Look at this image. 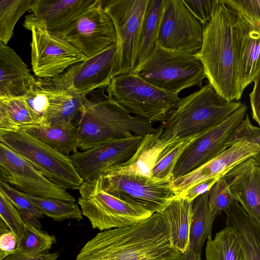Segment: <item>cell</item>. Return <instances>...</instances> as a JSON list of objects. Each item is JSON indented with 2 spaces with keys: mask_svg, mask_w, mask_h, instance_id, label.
I'll list each match as a JSON object with an SVG mask.
<instances>
[{
  "mask_svg": "<svg viewBox=\"0 0 260 260\" xmlns=\"http://www.w3.org/2000/svg\"><path fill=\"white\" fill-rule=\"evenodd\" d=\"M168 223L161 211L127 226L99 232L74 260H178Z\"/></svg>",
  "mask_w": 260,
  "mask_h": 260,
  "instance_id": "6da1fadb",
  "label": "cell"
},
{
  "mask_svg": "<svg viewBox=\"0 0 260 260\" xmlns=\"http://www.w3.org/2000/svg\"><path fill=\"white\" fill-rule=\"evenodd\" d=\"M240 17L218 0L211 21L204 26L202 45L194 54L202 63L209 84L228 102L242 95L238 72Z\"/></svg>",
  "mask_w": 260,
  "mask_h": 260,
  "instance_id": "7a4b0ae2",
  "label": "cell"
},
{
  "mask_svg": "<svg viewBox=\"0 0 260 260\" xmlns=\"http://www.w3.org/2000/svg\"><path fill=\"white\" fill-rule=\"evenodd\" d=\"M242 103L227 101L209 83L198 91L180 98L167 120L154 132L157 141L162 148L159 156L182 141L211 129Z\"/></svg>",
  "mask_w": 260,
  "mask_h": 260,
  "instance_id": "3957f363",
  "label": "cell"
},
{
  "mask_svg": "<svg viewBox=\"0 0 260 260\" xmlns=\"http://www.w3.org/2000/svg\"><path fill=\"white\" fill-rule=\"evenodd\" d=\"M86 97L75 121L76 146L85 151L106 142L153 133L152 123L132 115L107 93L94 91Z\"/></svg>",
  "mask_w": 260,
  "mask_h": 260,
  "instance_id": "277c9868",
  "label": "cell"
},
{
  "mask_svg": "<svg viewBox=\"0 0 260 260\" xmlns=\"http://www.w3.org/2000/svg\"><path fill=\"white\" fill-rule=\"evenodd\" d=\"M106 88L115 102L152 123L165 122L180 99L178 94L159 89L133 72L116 75Z\"/></svg>",
  "mask_w": 260,
  "mask_h": 260,
  "instance_id": "5b68a950",
  "label": "cell"
},
{
  "mask_svg": "<svg viewBox=\"0 0 260 260\" xmlns=\"http://www.w3.org/2000/svg\"><path fill=\"white\" fill-rule=\"evenodd\" d=\"M133 73L159 89L176 94L194 86L201 87L206 78L203 66L194 55L157 46Z\"/></svg>",
  "mask_w": 260,
  "mask_h": 260,
  "instance_id": "8992f818",
  "label": "cell"
},
{
  "mask_svg": "<svg viewBox=\"0 0 260 260\" xmlns=\"http://www.w3.org/2000/svg\"><path fill=\"white\" fill-rule=\"evenodd\" d=\"M78 190V204L82 215L93 229L101 231L133 225L153 214L107 193L101 189L98 178L83 182Z\"/></svg>",
  "mask_w": 260,
  "mask_h": 260,
  "instance_id": "52a82bcc",
  "label": "cell"
},
{
  "mask_svg": "<svg viewBox=\"0 0 260 260\" xmlns=\"http://www.w3.org/2000/svg\"><path fill=\"white\" fill-rule=\"evenodd\" d=\"M0 140L25 157L50 181L67 189H78L83 181L69 156L62 154L21 129L0 136Z\"/></svg>",
  "mask_w": 260,
  "mask_h": 260,
  "instance_id": "ba28073f",
  "label": "cell"
},
{
  "mask_svg": "<svg viewBox=\"0 0 260 260\" xmlns=\"http://www.w3.org/2000/svg\"><path fill=\"white\" fill-rule=\"evenodd\" d=\"M119 71L118 49L115 43L96 55L75 63L57 76L41 79L53 87L86 98L96 90L107 87Z\"/></svg>",
  "mask_w": 260,
  "mask_h": 260,
  "instance_id": "9c48e42d",
  "label": "cell"
},
{
  "mask_svg": "<svg viewBox=\"0 0 260 260\" xmlns=\"http://www.w3.org/2000/svg\"><path fill=\"white\" fill-rule=\"evenodd\" d=\"M23 26L31 32V65L37 78L57 76L87 58L64 39L47 30L30 14L25 16Z\"/></svg>",
  "mask_w": 260,
  "mask_h": 260,
  "instance_id": "30bf717a",
  "label": "cell"
},
{
  "mask_svg": "<svg viewBox=\"0 0 260 260\" xmlns=\"http://www.w3.org/2000/svg\"><path fill=\"white\" fill-rule=\"evenodd\" d=\"M98 178L101 189L107 193L152 214L164 209L178 196L171 181L118 173H103Z\"/></svg>",
  "mask_w": 260,
  "mask_h": 260,
  "instance_id": "8fae6325",
  "label": "cell"
},
{
  "mask_svg": "<svg viewBox=\"0 0 260 260\" xmlns=\"http://www.w3.org/2000/svg\"><path fill=\"white\" fill-rule=\"evenodd\" d=\"M149 1L110 0L104 4L115 29L119 62L118 75L133 72L135 69Z\"/></svg>",
  "mask_w": 260,
  "mask_h": 260,
  "instance_id": "7c38bea8",
  "label": "cell"
},
{
  "mask_svg": "<svg viewBox=\"0 0 260 260\" xmlns=\"http://www.w3.org/2000/svg\"><path fill=\"white\" fill-rule=\"evenodd\" d=\"M204 27L182 0H166L157 35V46L194 55L202 45Z\"/></svg>",
  "mask_w": 260,
  "mask_h": 260,
  "instance_id": "4fadbf2b",
  "label": "cell"
},
{
  "mask_svg": "<svg viewBox=\"0 0 260 260\" xmlns=\"http://www.w3.org/2000/svg\"><path fill=\"white\" fill-rule=\"evenodd\" d=\"M57 36L72 45L87 58L116 42L113 23L104 10L102 0H96Z\"/></svg>",
  "mask_w": 260,
  "mask_h": 260,
  "instance_id": "5bb4252c",
  "label": "cell"
},
{
  "mask_svg": "<svg viewBox=\"0 0 260 260\" xmlns=\"http://www.w3.org/2000/svg\"><path fill=\"white\" fill-rule=\"evenodd\" d=\"M0 167L5 180L18 191L30 195L75 203L67 190L50 181L25 157L0 140Z\"/></svg>",
  "mask_w": 260,
  "mask_h": 260,
  "instance_id": "9a60e30c",
  "label": "cell"
},
{
  "mask_svg": "<svg viewBox=\"0 0 260 260\" xmlns=\"http://www.w3.org/2000/svg\"><path fill=\"white\" fill-rule=\"evenodd\" d=\"M247 109L246 103H242L221 122L192 140L178 158L172 180L200 167L226 149L228 138L244 118Z\"/></svg>",
  "mask_w": 260,
  "mask_h": 260,
  "instance_id": "2e32d148",
  "label": "cell"
},
{
  "mask_svg": "<svg viewBox=\"0 0 260 260\" xmlns=\"http://www.w3.org/2000/svg\"><path fill=\"white\" fill-rule=\"evenodd\" d=\"M142 136L111 140L82 152L73 153L70 158L83 182L98 178L108 169L129 159Z\"/></svg>",
  "mask_w": 260,
  "mask_h": 260,
  "instance_id": "e0dca14e",
  "label": "cell"
},
{
  "mask_svg": "<svg viewBox=\"0 0 260 260\" xmlns=\"http://www.w3.org/2000/svg\"><path fill=\"white\" fill-rule=\"evenodd\" d=\"M259 152L260 145L240 141L200 167L171 180L172 187L178 196L200 182L223 177L234 167L249 158L260 160Z\"/></svg>",
  "mask_w": 260,
  "mask_h": 260,
  "instance_id": "ac0fdd59",
  "label": "cell"
},
{
  "mask_svg": "<svg viewBox=\"0 0 260 260\" xmlns=\"http://www.w3.org/2000/svg\"><path fill=\"white\" fill-rule=\"evenodd\" d=\"M235 201L260 223V161L249 158L223 177Z\"/></svg>",
  "mask_w": 260,
  "mask_h": 260,
  "instance_id": "d6986e66",
  "label": "cell"
},
{
  "mask_svg": "<svg viewBox=\"0 0 260 260\" xmlns=\"http://www.w3.org/2000/svg\"><path fill=\"white\" fill-rule=\"evenodd\" d=\"M96 0H32L31 17L50 32L58 35Z\"/></svg>",
  "mask_w": 260,
  "mask_h": 260,
  "instance_id": "ffe728a7",
  "label": "cell"
},
{
  "mask_svg": "<svg viewBox=\"0 0 260 260\" xmlns=\"http://www.w3.org/2000/svg\"><path fill=\"white\" fill-rule=\"evenodd\" d=\"M35 83V78L18 54L0 42V98L23 96Z\"/></svg>",
  "mask_w": 260,
  "mask_h": 260,
  "instance_id": "44dd1931",
  "label": "cell"
},
{
  "mask_svg": "<svg viewBox=\"0 0 260 260\" xmlns=\"http://www.w3.org/2000/svg\"><path fill=\"white\" fill-rule=\"evenodd\" d=\"M36 84L45 93L47 104L42 115L43 124L52 125L75 122L80 115L86 98L75 95L36 79Z\"/></svg>",
  "mask_w": 260,
  "mask_h": 260,
  "instance_id": "7402d4cb",
  "label": "cell"
},
{
  "mask_svg": "<svg viewBox=\"0 0 260 260\" xmlns=\"http://www.w3.org/2000/svg\"><path fill=\"white\" fill-rule=\"evenodd\" d=\"M224 212L226 226L232 229L245 260H260V223L236 201Z\"/></svg>",
  "mask_w": 260,
  "mask_h": 260,
  "instance_id": "603a6c76",
  "label": "cell"
},
{
  "mask_svg": "<svg viewBox=\"0 0 260 260\" xmlns=\"http://www.w3.org/2000/svg\"><path fill=\"white\" fill-rule=\"evenodd\" d=\"M240 18L238 72L241 90L243 92L247 86L260 74V28L253 26Z\"/></svg>",
  "mask_w": 260,
  "mask_h": 260,
  "instance_id": "cb8c5ba5",
  "label": "cell"
},
{
  "mask_svg": "<svg viewBox=\"0 0 260 260\" xmlns=\"http://www.w3.org/2000/svg\"><path fill=\"white\" fill-rule=\"evenodd\" d=\"M192 201L178 196L161 210L169 226L171 245L181 254L188 247Z\"/></svg>",
  "mask_w": 260,
  "mask_h": 260,
  "instance_id": "d4e9b609",
  "label": "cell"
},
{
  "mask_svg": "<svg viewBox=\"0 0 260 260\" xmlns=\"http://www.w3.org/2000/svg\"><path fill=\"white\" fill-rule=\"evenodd\" d=\"M20 129L62 154L69 156L70 153L77 151L75 122L41 124Z\"/></svg>",
  "mask_w": 260,
  "mask_h": 260,
  "instance_id": "484cf974",
  "label": "cell"
},
{
  "mask_svg": "<svg viewBox=\"0 0 260 260\" xmlns=\"http://www.w3.org/2000/svg\"><path fill=\"white\" fill-rule=\"evenodd\" d=\"M209 191L196 198L192 201L188 249L201 255L205 241L212 237V225L216 215L208 205Z\"/></svg>",
  "mask_w": 260,
  "mask_h": 260,
  "instance_id": "4316f807",
  "label": "cell"
},
{
  "mask_svg": "<svg viewBox=\"0 0 260 260\" xmlns=\"http://www.w3.org/2000/svg\"><path fill=\"white\" fill-rule=\"evenodd\" d=\"M165 2L166 0L149 1L142 29L135 69L149 57L157 46V35Z\"/></svg>",
  "mask_w": 260,
  "mask_h": 260,
  "instance_id": "83f0119b",
  "label": "cell"
},
{
  "mask_svg": "<svg viewBox=\"0 0 260 260\" xmlns=\"http://www.w3.org/2000/svg\"><path fill=\"white\" fill-rule=\"evenodd\" d=\"M205 260H245L232 229L226 226L207 239Z\"/></svg>",
  "mask_w": 260,
  "mask_h": 260,
  "instance_id": "f1b7e54d",
  "label": "cell"
},
{
  "mask_svg": "<svg viewBox=\"0 0 260 260\" xmlns=\"http://www.w3.org/2000/svg\"><path fill=\"white\" fill-rule=\"evenodd\" d=\"M31 204L45 215L56 221L65 219H83L78 204L57 199L39 197L21 192Z\"/></svg>",
  "mask_w": 260,
  "mask_h": 260,
  "instance_id": "f546056e",
  "label": "cell"
},
{
  "mask_svg": "<svg viewBox=\"0 0 260 260\" xmlns=\"http://www.w3.org/2000/svg\"><path fill=\"white\" fill-rule=\"evenodd\" d=\"M22 235L17 243L20 252L35 255L47 252L56 241V237L44 232L25 220Z\"/></svg>",
  "mask_w": 260,
  "mask_h": 260,
  "instance_id": "4dcf8cb0",
  "label": "cell"
},
{
  "mask_svg": "<svg viewBox=\"0 0 260 260\" xmlns=\"http://www.w3.org/2000/svg\"><path fill=\"white\" fill-rule=\"evenodd\" d=\"M32 0H0V42L7 45L21 17L29 10Z\"/></svg>",
  "mask_w": 260,
  "mask_h": 260,
  "instance_id": "1f68e13d",
  "label": "cell"
},
{
  "mask_svg": "<svg viewBox=\"0 0 260 260\" xmlns=\"http://www.w3.org/2000/svg\"><path fill=\"white\" fill-rule=\"evenodd\" d=\"M9 117L20 128L43 124L42 116L26 102L23 96L0 98Z\"/></svg>",
  "mask_w": 260,
  "mask_h": 260,
  "instance_id": "d6a6232c",
  "label": "cell"
},
{
  "mask_svg": "<svg viewBox=\"0 0 260 260\" xmlns=\"http://www.w3.org/2000/svg\"><path fill=\"white\" fill-rule=\"evenodd\" d=\"M204 134L182 141L161 155L154 166L149 178L160 182L171 181L175 165L184 149L192 140Z\"/></svg>",
  "mask_w": 260,
  "mask_h": 260,
  "instance_id": "836d02e7",
  "label": "cell"
},
{
  "mask_svg": "<svg viewBox=\"0 0 260 260\" xmlns=\"http://www.w3.org/2000/svg\"><path fill=\"white\" fill-rule=\"evenodd\" d=\"M234 201L223 177L219 179L209 191V207L216 215L224 212Z\"/></svg>",
  "mask_w": 260,
  "mask_h": 260,
  "instance_id": "e575fe53",
  "label": "cell"
},
{
  "mask_svg": "<svg viewBox=\"0 0 260 260\" xmlns=\"http://www.w3.org/2000/svg\"><path fill=\"white\" fill-rule=\"evenodd\" d=\"M222 2L244 21L260 28L259 0H222Z\"/></svg>",
  "mask_w": 260,
  "mask_h": 260,
  "instance_id": "d590c367",
  "label": "cell"
},
{
  "mask_svg": "<svg viewBox=\"0 0 260 260\" xmlns=\"http://www.w3.org/2000/svg\"><path fill=\"white\" fill-rule=\"evenodd\" d=\"M0 217L15 235L17 243L23 234L24 222L19 211L1 190Z\"/></svg>",
  "mask_w": 260,
  "mask_h": 260,
  "instance_id": "8d00e7d4",
  "label": "cell"
},
{
  "mask_svg": "<svg viewBox=\"0 0 260 260\" xmlns=\"http://www.w3.org/2000/svg\"><path fill=\"white\" fill-rule=\"evenodd\" d=\"M242 141L260 145V129L252 125L249 115L246 113L244 118L230 135L226 142L228 148Z\"/></svg>",
  "mask_w": 260,
  "mask_h": 260,
  "instance_id": "74e56055",
  "label": "cell"
},
{
  "mask_svg": "<svg viewBox=\"0 0 260 260\" xmlns=\"http://www.w3.org/2000/svg\"><path fill=\"white\" fill-rule=\"evenodd\" d=\"M0 190L19 211L38 218L43 217L42 213L31 204L21 192L0 178Z\"/></svg>",
  "mask_w": 260,
  "mask_h": 260,
  "instance_id": "f35d334b",
  "label": "cell"
},
{
  "mask_svg": "<svg viewBox=\"0 0 260 260\" xmlns=\"http://www.w3.org/2000/svg\"><path fill=\"white\" fill-rule=\"evenodd\" d=\"M192 15L204 26L212 18L218 0H182Z\"/></svg>",
  "mask_w": 260,
  "mask_h": 260,
  "instance_id": "ab89813d",
  "label": "cell"
},
{
  "mask_svg": "<svg viewBox=\"0 0 260 260\" xmlns=\"http://www.w3.org/2000/svg\"><path fill=\"white\" fill-rule=\"evenodd\" d=\"M219 179L212 178L200 182L188 189L181 192L178 196L192 202L196 198L210 190Z\"/></svg>",
  "mask_w": 260,
  "mask_h": 260,
  "instance_id": "60d3db41",
  "label": "cell"
},
{
  "mask_svg": "<svg viewBox=\"0 0 260 260\" xmlns=\"http://www.w3.org/2000/svg\"><path fill=\"white\" fill-rule=\"evenodd\" d=\"M254 85L249 94L253 119L260 124V74L253 80Z\"/></svg>",
  "mask_w": 260,
  "mask_h": 260,
  "instance_id": "b9f144b4",
  "label": "cell"
},
{
  "mask_svg": "<svg viewBox=\"0 0 260 260\" xmlns=\"http://www.w3.org/2000/svg\"><path fill=\"white\" fill-rule=\"evenodd\" d=\"M58 256V252H47L35 255H28L23 254L18 250L7 256L3 260H57Z\"/></svg>",
  "mask_w": 260,
  "mask_h": 260,
  "instance_id": "7bdbcfd3",
  "label": "cell"
},
{
  "mask_svg": "<svg viewBox=\"0 0 260 260\" xmlns=\"http://www.w3.org/2000/svg\"><path fill=\"white\" fill-rule=\"evenodd\" d=\"M19 127L10 119L6 109L0 99V136L4 134L17 131Z\"/></svg>",
  "mask_w": 260,
  "mask_h": 260,
  "instance_id": "ee69618b",
  "label": "cell"
},
{
  "mask_svg": "<svg viewBox=\"0 0 260 260\" xmlns=\"http://www.w3.org/2000/svg\"><path fill=\"white\" fill-rule=\"evenodd\" d=\"M17 247V239L11 231L0 236V249L5 251H13Z\"/></svg>",
  "mask_w": 260,
  "mask_h": 260,
  "instance_id": "f6af8a7d",
  "label": "cell"
},
{
  "mask_svg": "<svg viewBox=\"0 0 260 260\" xmlns=\"http://www.w3.org/2000/svg\"><path fill=\"white\" fill-rule=\"evenodd\" d=\"M178 260H202L201 255L196 254L192 250L188 249L182 254Z\"/></svg>",
  "mask_w": 260,
  "mask_h": 260,
  "instance_id": "bcb514c9",
  "label": "cell"
},
{
  "mask_svg": "<svg viewBox=\"0 0 260 260\" xmlns=\"http://www.w3.org/2000/svg\"><path fill=\"white\" fill-rule=\"evenodd\" d=\"M18 251V249L17 248L15 249V250L13 251H5L0 249V260H3L5 257H6L7 256L9 255L10 254H12L14 252H15L16 251Z\"/></svg>",
  "mask_w": 260,
  "mask_h": 260,
  "instance_id": "7dc6e473",
  "label": "cell"
},
{
  "mask_svg": "<svg viewBox=\"0 0 260 260\" xmlns=\"http://www.w3.org/2000/svg\"><path fill=\"white\" fill-rule=\"evenodd\" d=\"M7 177L6 172L0 167V178L4 181Z\"/></svg>",
  "mask_w": 260,
  "mask_h": 260,
  "instance_id": "c3c4849f",
  "label": "cell"
}]
</instances>
